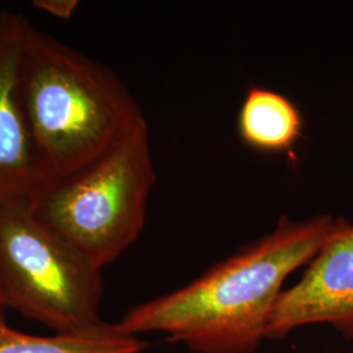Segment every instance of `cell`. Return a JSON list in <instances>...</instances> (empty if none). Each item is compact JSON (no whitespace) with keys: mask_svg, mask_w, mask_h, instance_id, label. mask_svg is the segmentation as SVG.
Instances as JSON below:
<instances>
[{"mask_svg":"<svg viewBox=\"0 0 353 353\" xmlns=\"http://www.w3.org/2000/svg\"><path fill=\"white\" fill-rule=\"evenodd\" d=\"M30 26L24 14L0 11V204L30 201L48 183L17 89L21 54Z\"/></svg>","mask_w":353,"mask_h":353,"instance_id":"6","label":"cell"},{"mask_svg":"<svg viewBox=\"0 0 353 353\" xmlns=\"http://www.w3.org/2000/svg\"><path fill=\"white\" fill-rule=\"evenodd\" d=\"M0 307H4V309H6V305H4V300H3V297H1V294H0Z\"/></svg>","mask_w":353,"mask_h":353,"instance_id":"10","label":"cell"},{"mask_svg":"<svg viewBox=\"0 0 353 353\" xmlns=\"http://www.w3.org/2000/svg\"><path fill=\"white\" fill-rule=\"evenodd\" d=\"M348 353H353V352H348Z\"/></svg>","mask_w":353,"mask_h":353,"instance_id":"11","label":"cell"},{"mask_svg":"<svg viewBox=\"0 0 353 353\" xmlns=\"http://www.w3.org/2000/svg\"><path fill=\"white\" fill-rule=\"evenodd\" d=\"M336 219L281 217L274 230L165 296L138 303L115 323L128 335L163 332L195 353H254L265 341L283 284L327 240Z\"/></svg>","mask_w":353,"mask_h":353,"instance_id":"1","label":"cell"},{"mask_svg":"<svg viewBox=\"0 0 353 353\" xmlns=\"http://www.w3.org/2000/svg\"><path fill=\"white\" fill-rule=\"evenodd\" d=\"M4 310L0 307V353H143L150 348V343L119 331L115 323L84 334H26L7 322Z\"/></svg>","mask_w":353,"mask_h":353,"instance_id":"8","label":"cell"},{"mask_svg":"<svg viewBox=\"0 0 353 353\" xmlns=\"http://www.w3.org/2000/svg\"><path fill=\"white\" fill-rule=\"evenodd\" d=\"M17 89L48 183L92 164L144 119L110 68L33 26Z\"/></svg>","mask_w":353,"mask_h":353,"instance_id":"2","label":"cell"},{"mask_svg":"<svg viewBox=\"0 0 353 353\" xmlns=\"http://www.w3.org/2000/svg\"><path fill=\"white\" fill-rule=\"evenodd\" d=\"M310 325H328L353 341V224L341 217L301 279L283 290L265 341H281Z\"/></svg>","mask_w":353,"mask_h":353,"instance_id":"5","label":"cell"},{"mask_svg":"<svg viewBox=\"0 0 353 353\" xmlns=\"http://www.w3.org/2000/svg\"><path fill=\"white\" fill-rule=\"evenodd\" d=\"M33 7L59 20H70L80 3L77 0H34Z\"/></svg>","mask_w":353,"mask_h":353,"instance_id":"9","label":"cell"},{"mask_svg":"<svg viewBox=\"0 0 353 353\" xmlns=\"http://www.w3.org/2000/svg\"><path fill=\"white\" fill-rule=\"evenodd\" d=\"M102 270L33 214L29 201L0 204V294L54 334L102 327Z\"/></svg>","mask_w":353,"mask_h":353,"instance_id":"4","label":"cell"},{"mask_svg":"<svg viewBox=\"0 0 353 353\" xmlns=\"http://www.w3.org/2000/svg\"><path fill=\"white\" fill-rule=\"evenodd\" d=\"M241 139L254 150L292 152L303 137L297 106L275 90L250 88L239 114Z\"/></svg>","mask_w":353,"mask_h":353,"instance_id":"7","label":"cell"},{"mask_svg":"<svg viewBox=\"0 0 353 353\" xmlns=\"http://www.w3.org/2000/svg\"><path fill=\"white\" fill-rule=\"evenodd\" d=\"M156 174L145 118L92 164L29 201L38 220L103 270L138 240Z\"/></svg>","mask_w":353,"mask_h":353,"instance_id":"3","label":"cell"}]
</instances>
